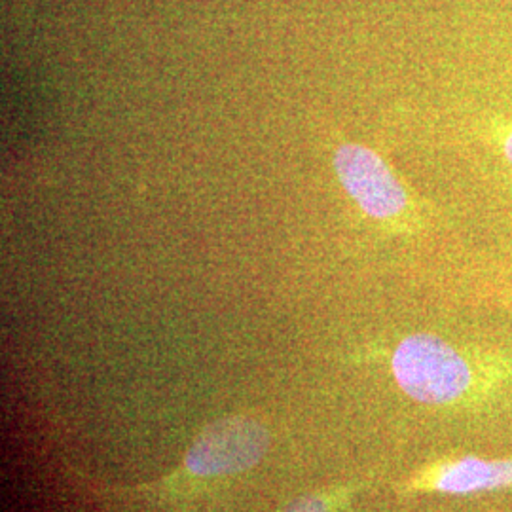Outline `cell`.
<instances>
[{"mask_svg":"<svg viewBox=\"0 0 512 512\" xmlns=\"http://www.w3.org/2000/svg\"><path fill=\"white\" fill-rule=\"evenodd\" d=\"M391 368L404 393L423 404L456 403L475 384L471 359L433 334L404 338L393 351Z\"/></svg>","mask_w":512,"mask_h":512,"instance_id":"6da1fadb","label":"cell"},{"mask_svg":"<svg viewBox=\"0 0 512 512\" xmlns=\"http://www.w3.org/2000/svg\"><path fill=\"white\" fill-rule=\"evenodd\" d=\"M334 169L349 198L368 219L393 226L408 224L412 198L380 154L346 143L334 154Z\"/></svg>","mask_w":512,"mask_h":512,"instance_id":"7a4b0ae2","label":"cell"},{"mask_svg":"<svg viewBox=\"0 0 512 512\" xmlns=\"http://www.w3.org/2000/svg\"><path fill=\"white\" fill-rule=\"evenodd\" d=\"M268 450L266 429L249 418H228L209 425L186 456L198 476L234 475L256 465Z\"/></svg>","mask_w":512,"mask_h":512,"instance_id":"3957f363","label":"cell"},{"mask_svg":"<svg viewBox=\"0 0 512 512\" xmlns=\"http://www.w3.org/2000/svg\"><path fill=\"white\" fill-rule=\"evenodd\" d=\"M429 486L450 495H473L512 486V459L465 456L439 465Z\"/></svg>","mask_w":512,"mask_h":512,"instance_id":"277c9868","label":"cell"},{"mask_svg":"<svg viewBox=\"0 0 512 512\" xmlns=\"http://www.w3.org/2000/svg\"><path fill=\"white\" fill-rule=\"evenodd\" d=\"M486 141L512 173V118H495L486 128Z\"/></svg>","mask_w":512,"mask_h":512,"instance_id":"5b68a950","label":"cell"},{"mask_svg":"<svg viewBox=\"0 0 512 512\" xmlns=\"http://www.w3.org/2000/svg\"><path fill=\"white\" fill-rule=\"evenodd\" d=\"M285 512H329V507L323 499H317V497H306V499H300L296 501L294 505H291Z\"/></svg>","mask_w":512,"mask_h":512,"instance_id":"8992f818","label":"cell"}]
</instances>
